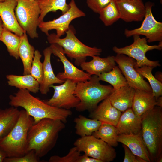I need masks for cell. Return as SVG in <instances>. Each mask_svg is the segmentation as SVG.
<instances>
[{"instance_id":"cell-12","label":"cell","mask_w":162,"mask_h":162,"mask_svg":"<svg viewBox=\"0 0 162 162\" xmlns=\"http://www.w3.org/2000/svg\"><path fill=\"white\" fill-rule=\"evenodd\" d=\"M114 59L130 86L135 90L152 92L149 84L136 70L135 59L123 54H117L114 56Z\"/></svg>"},{"instance_id":"cell-1","label":"cell","mask_w":162,"mask_h":162,"mask_svg":"<svg viewBox=\"0 0 162 162\" xmlns=\"http://www.w3.org/2000/svg\"><path fill=\"white\" fill-rule=\"evenodd\" d=\"M9 98V104L11 106L24 108L33 118V124L46 118L60 120L65 123L68 118L72 114L70 110L49 105L33 96L26 89H19L14 95H10Z\"/></svg>"},{"instance_id":"cell-27","label":"cell","mask_w":162,"mask_h":162,"mask_svg":"<svg viewBox=\"0 0 162 162\" xmlns=\"http://www.w3.org/2000/svg\"><path fill=\"white\" fill-rule=\"evenodd\" d=\"M76 133L80 137L92 135L97 131L102 123L100 121L80 115L74 119Z\"/></svg>"},{"instance_id":"cell-23","label":"cell","mask_w":162,"mask_h":162,"mask_svg":"<svg viewBox=\"0 0 162 162\" xmlns=\"http://www.w3.org/2000/svg\"><path fill=\"white\" fill-rule=\"evenodd\" d=\"M156 104V98L152 92L135 90L131 108L135 114L142 116Z\"/></svg>"},{"instance_id":"cell-26","label":"cell","mask_w":162,"mask_h":162,"mask_svg":"<svg viewBox=\"0 0 162 162\" xmlns=\"http://www.w3.org/2000/svg\"><path fill=\"white\" fill-rule=\"evenodd\" d=\"M20 113L17 107L0 109V139L6 136L16 123Z\"/></svg>"},{"instance_id":"cell-41","label":"cell","mask_w":162,"mask_h":162,"mask_svg":"<svg viewBox=\"0 0 162 162\" xmlns=\"http://www.w3.org/2000/svg\"><path fill=\"white\" fill-rule=\"evenodd\" d=\"M157 104L156 106L162 107V97L160 96L158 98L156 99Z\"/></svg>"},{"instance_id":"cell-22","label":"cell","mask_w":162,"mask_h":162,"mask_svg":"<svg viewBox=\"0 0 162 162\" xmlns=\"http://www.w3.org/2000/svg\"><path fill=\"white\" fill-rule=\"evenodd\" d=\"M135 90L129 86L114 90L109 98L112 105L124 112L131 108Z\"/></svg>"},{"instance_id":"cell-29","label":"cell","mask_w":162,"mask_h":162,"mask_svg":"<svg viewBox=\"0 0 162 162\" xmlns=\"http://www.w3.org/2000/svg\"><path fill=\"white\" fill-rule=\"evenodd\" d=\"M92 135L113 147L118 145L119 134L116 127L112 125L102 123L98 130L93 133Z\"/></svg>"},{"instance_id":"cell-28","label":"cell","mask_w":162,"mask_h":162,"mask_svg":"<svg viewBox=\"0 0 162 162\" xmlns=\"http://www.w3.org/2000/svg\"><path fill=\"white\" fill-rule=\"evenodd\" d=\"M38 3L40 10L39 19L40 23L43 21L48 13L56 12L59 10L63 14L68 11L70 8L66 0H38Z\"/></svg>"},{"instance_id":"cell-40","label":"cell","mask_w":162,"mask_h":162,"mask_svg":"<svg viewBox=\"0 0 162 162\" xmlns=\"http://www.w3.org/2000/svg\"><path fill=\"white\" fill-rule=\"evenodd\" d=\"M6 157L7 156L6 153L0 148V162H4Z\"/></svg>"},{"instance_id":"cell-19","label":"cell","mask_w":162,"mask_h":162,"mask_svg":"<svg viewBox=\"0 0 162 162\" xmlns=\"http://www.w3.org/2000/svg\"><path fill=\"white\" fill-rule=\"evenodd\" d=\"M118 141L127 146L134 154L146 162L151 161L141 132L138 134H119Z\"/></svg>"},{"instance_id":"cell-17","label":"cell","mask_w":162,"mask_h":162,"mask_svg":"<svg viewBox=\"0 0 162 162\" xmlns=\"http://www.w3.org/2000/svg\"><path fill=\"white\" fill-rule=\"evenodd\" d=\"M121 114V111L112 105L108 97L91 112L89 116L102 123L110 124L116 127Z\"/></svg>"},{"instance_id":"cell-3","label":"cell","mask_w":162,"mask_h":162,"mask_svg":"<svg viewBox=\"0 0 162 162\" xmlns=\"http://www.w3.org/2000/svg\"><path fill=\"white\" fill-rule=\"evenodd\" d=\"M141 116L142 136L151 161L162 162V108L156 106Z\"/></svg>"},{"instance_id":"cell-7","label":"cell","mask_w":162,"mask_h":162,"mask_svg":"<svg viewBox=\"0 0 162 162\" xmlns=\"http://www.w3.org/2000/svg\"><path fill=\"white\" fill-rule=\"evenodd\" d=\"M15 15L20 26L32 38H37V28L40 14L38 0H17Z\"/></svg>"},{"instance_id":"cell-34","label":"cell","mask_w":162,"mask_h":162,"mask_svg":"<svg viewBox=\"0 0 162 162\" xmlns=\"http://www.w3.org/2000/svg\"><path fill=\"white\" fill-rule=\"evenodd\" d=\"M41 57L40 51L35 50L30 73L40 84L43 78V63L40 61Z\"/></svg>"},{"instance_id":"cell-2","label":"cell","mask_w":162,"mask_h":162,"mask_svg":"<svg viewBox=\"0 0 162 162\" xmlns=\"http://www.w3.org/2000/svg\"><path fill=\"white\" fill-rule=\"evenodd\" d=\"M65 128L62 121L48 118L33 124L28 132L27 152L33 150L39 158L45 156L55 147L60 132Z\"/></svg>"},{"instance_id":"cell-4","label":"cell","mask_w":162,"mask_h":162,"mask_svg":"<svg viewBox=\"0 0 162 162\" xmlns=\"http://www.w3.org/2000/svg\"><path fill=\"white\" fill-rule=\"evenodd\" d=\"M33 118L25 110H20L18 118L9 132L0 139V148L7 157H18L27 152L28 130L33 124Z\"/></svg>"},{"instance_id":"cell-38","label":"cell","mask_w":162,"mask_h":162,"mask_svg":"<svg viewBox=\"0 0 162 162\" xmlns=\"http://www.w3.org/2000/svg\"><path fill=\"white\" fill-rule=\"evenodd\" d=\"M124 151V162H146L144 160L134 154L126 145L123 144Z\"/></svg>"},{"instance_id":"cell-33","label":"cell","mask_w":162,"mask_h":162,"mask_svg":"<svg viewBox=\"0 0 162 162\" xmlns=\"http://www.w3.org/2000/svg\"><path fill=\"white\" fill-rule=\"evenodd\" d=\"M99 18L105 26L112 25L120 19V14L116 1L111 0L110 3L99 13Z\"/></svg>"},{"instance_id":"cell-21","label":"cell","mask_w":162,"mask_h":162,"mask_svg":"<svg viewBox=\"0 0 162 162\" xmlns=\"http://www.w3.org/2000/svg\"><path fill=\"white\" fill-rule=\"evenodd\" d=\"M89 62H85L80 66L82 70L85 71L90 75L98 76L101 74L108 72L116 66L114 56H109L102 58L98 56H94Z\"/></svg>"},{"instance_id":"cell-30","label":"cell","mask_w":162,"mask_h":162,"mask_svg":"<svg viewBox=\"0 0 162 162\" xmlns=\"http://www.w3.org/2000/svg\"><path fill=\"white\" fill-rule=\"evenodd\" d=\"M98 76L100 81L106 82L110 84L114 90L129 86L126 79L118 66H115L111 71L102 73Z\"/></svg>"},{"instance_id":"cell-32","label":"cell","mask_w":162,"mask_h":162,"mask_svg":"<svg viewBox=\"0 0 162 162\" xmlns=\"http://www.w3.org/2000/svg\"><path fill=\"white\" fill-rule=\"evenodd\" d=\"M154 68L144 65L140 67H135L136 70L149 82L152 90V93L156 99L162 95V83L158 80L152 74Z\"/></svg>"},{"instance_id":"cell-10","label":"cell","mask_w":162,"mask_h":162,"mask_svg":"<svg viewBox=\"0 0 162 162\" xmlns=\"http://www.w3.org/2000/svg\"><path fill=\"white\" fill-rule=\"evenodd\" d=\"M154 3L148 2L145 4L146 10L144 20L141 26L132 30L126 29L124 34L127 37L135 35L145 36L147 42L162 41V23L157 21L152 13Z\"/></svg>"},{"instance_id":"cell-47","label":"cell","mask_w":162,"mask_h":162,"mask_svg":"<svg viewBox=\"0 0 162 162\" xmlns=\"http://www.w3.org/2000/svg\"><path fill=\"white\" fill-rule=\"evenodd\" d=\"M114 0V1H116V0Z\"/></svg>"},{"instance_id":"cell-35","label":"cell","mask_w":162,"mask_h":162,"mask_svg":"<svg viewBox=\"0 0 162 162\" xmlns=\"http://www.w3.org/2000/svg\"><path fill=\"white\" fill-rule=\"evenodd\" d=\"M80 152L74 146L70 149L68 153L65 156L61 157L55 155L51 156L49 162H79Z\"/></svg>"},{"instance_id":"cell-37","label":"cell","mask_w":162,"mask_h":162,"mask_svg":"<svg viewBox=\"0 0 162 162\" xmlns=\"http://www.w3.org/2000/svg\"><path fill=\"white\" fill-rule=\"evenodd\" d=\"M111 1V0H86V2L90 9L95 13L99 14Z\"/></svg>"},{"instance_id":"cell-46","label":"cell","mask_w":162,"mask_h":162,"mask_svg":"<svg viewBox=\"0 0 162 162\" xmlns=\"http://www.w3.org/2000/svg\"><path fill=\"white\" fill-rule=\"evenodd\" d=\"M28 0L32 1H34V0Z\"/></svg>"},{"instance_id":"cell-18","label":"cell","mask_w":162,"mask_h":162,"mask_svg":"<svg viewBox=\"0 0 162 162\" xmlns=\"http://www.w3.org/2000/svg\"><path fill=\"white\" fill-rule=\"evenodd\" d=\"M116 127L119 135L139 134L141 132L142 116L129 108L121 114Z\"/></svg>"},{"instance_id":"cell-6","label":"cell","mask_w":162,"mask_h":162,"mask_svg":"<svg viewBox=\"0 0 162 162\" xmlns=\"http://www.w3.org/2000/svg\"><path fill=\"white\" fill-rule=\"evenodd\" d=\"M65 33V37L62 38L57 37L55 33L49 34L47 36L48 41L50 44H57L62 47L65 55L71 59H74L76 66H80L86 61L88 56L100 55L101 49L88 46L80 41L75 36V31L71 26Z\"/></svg>"},{"instance_id":"cell-43","label":"cell","mask_w":162,"mask_h":162,"mask_svg":"<svg viewBox=\"0 0 162 162\" xmlns=\"http://www.w3.org/2000/svg\"><path fill=\"white\" fill-rule=\"evenodd\" d=\"M3 28V22L0 17V39L2 33Z\"/></svg>"},{"instance_id":"cell-11","label":"cell","mask_w":162,"mask_h":162,"mask_svg":"<svg viewBox=\"0 0 162 162\" xmlns=\"http://www.w3.org/2000/svg\"><path fill=\"white\" fill-rule=\"evenodd\" d=\"M76 83L67 79L61 85H52L50 88L54 90L53 96L44 101L47 104L59 108L70 110L75 108L80 102L74 94Z\"/></svg>"},{"instance_id":"cell-9","label":"cell","mask_w":162,"mask_h":162,"mask_svg":"<svg viewBox=\"0 0 162 162\" xmlns=\"http://www.w3.org/2000/svg\"><path fill=\"white\" fill-rule=\"evenodd\" d=\"M74 145L80 152L102 162L112 161L116 157L113 147L92 135L80 137L74 142Z\"/></svg>"},{"instance_id":"cell-42","label":"cell","mask_w":162,"mask_h":162,"mask_svg":"<svg viewBox=\"0 0 162 162\" xmlns=\"http://www.w3.org/2000/svg\"><path fill=\"white\" fill-rule=\"evenodd\" d=\"M155 77L158 80L162 82V73L161 72H158V74H156Z\"/></svg>"},{"instance_id":"cell-13","label":"cell","mask_w":162,"mask_h":162,"mask_svg":"<svg viewBox=\"0 0 162 162\" xmlns=\"http://www.w3.org/2000/svg\"><path fill=\"white\" fill-rule=\"evenodd\" d=\"M69 4L70 8L68 11L58 18L40 22L38 26L40 30L48 36L49 31L55 29L56 36L60 37L69 29L70 24L73 20L86 16L85 13L77 7L74 0H71Z\"/></svg>"},{"instance_id":"cell-45","label":"cell","mask_w":162,"mask_h":162,"mask_svg":"<svg viewBox=\"0 0 162 162\" xmlns=\"http://www.w3.org/2000/svg\"><path fill=\"white\" fill-rule=\"evenodd\" d=\"M160 3L162 4V0H160Z\"/></svg>"},{"instance_id":"cell-15","label":"cell","mask_w":162,"mask_h":162,"mask_svg":"<svg viewBox=\"0 0 162 162\" xmlns=\"http://www.w3.org/2000/svg\"><path fill=\"white\" fill-rule=\"evenodd\" d=\"M116 2L120 19L124 21H141L144 18L146 10L142 0H117Z\"/></svg>"},{"instance_id":"cell-16","label":"cell","mask_w":162,"mask_h":162,"mask_svg":"<svg viewBox=\"0 0 162 162\" xmlns=\"http://www.w3.org/2000/svg\"><path fill=\"white\" fill-rule=\"evenodd\" d=\"M17 0H5L0 2V17L3 27L21 37L25 32L19 24L16 17L15 9Z\"/></svg>"},{"instance_id":"cell-44","label":"cell","mask_w":162,"mask_h":162,"mask_svg":"<svg viewBox=\"0 0 162 162\" xmlns=\"http://www.w3.org/2000/svg\"><path fill=\"white\" fill-rule=\"evenodd\" d=\"M5 0H0V2H3L5 1Z\"/></svg>"},{"instance_id":"cell-24","label":"cell","mask_w":162,"mask_h":162,"mask_svg":"<svg viewBox=\"0 0 162 162\" xmlns=\"http://www.w3.org/2000/svg\"><path fill=\"white\" fill-rule=\"evenodd\" d=\"M6 78L10 86L19 89H26L34 93L39 91V83L30 74L22 76L10 74L7 75Z\"/></svg>"},{"instance_id":"cell-36","label":"cell","mask_w":162,"mask_h":162,"mask_svg":"<svg viewBox=\"0 0 162 162\" xmlns=\"http://www.w3.org/2000/svg\"><path fill=\"white\" fill-rule=\"evenodd\" d=\"M40 158L33 150L28 152L24 155L18 157H6L4 162H39Z\"/></svg>"},{"instance_id":"cell-5","label":"cell","mask_w":162,"mask_h":162,"mask_svg":"<svg viewBox=\"0 0 162 162\" xmlns=\"http://www.w3.org/2000/svg\"><path fill=\"white\" fill-rule=\"evenodd\" d=\"M100 81L98 76L93 75L88 80L76 84L74 94L80 100L75 108L76 110L92 112L113 91L112 86L102 85Z\"/></svg>"},{"instance_id":"cell-20","label":"cell","mask_w":162,"mask_h":162,"mask_svg":"<svg viewBox=\"0 0 162 162\" xmlns=\"http://www.w3.org/2000/svg\"><path fill=\"white\" fill-rule=\"evenodd\" d=\"M44 60L43 63V78L40 84L39 91L44 94L49 92L50 86L55 84L63 83L65 81L59 79L56 76L52 68L51 62V56L52 54L50 46L43 51Z\"/></svg>"},{"instance_id":"cell-8","label":"cell","mask_w":162,"mask_h":162,"mask_svg":"<svg viewBox=\"0 0 162 162\" xmlns=\"http://www.w3.org/2000/svg\"><path fill=\"white\" fill-rule=\"evenodd\" d=\"M133 43L126 46L118 48L116 46L113 47L112 50L117 54H123L130 57L136 61L134 67H140L144 65L156 68L161 66L158 61H152L148 59L146 54L148 51L154 49L160 50L162 48V41L158 45L152 46L147 44V39L141 38L139 35L133 36Z\"/></svg>"},{"instance_id":"cell-39","label":"cell","mask_w":162,"mask_h":162,"mask_svg":"<svg viewBox=\"0 0 162 162\" xmlns=\"http://www.w3.org/2000/svg\"><path fill=\"white\" fill-rule=\"evenodd\" d=\"M79 162H102L96 159L89 157L85 154L80 155Z\"/></svg>"},{"instance_id":"cell-25","label":"cell","mask_w":162,"mask_h":162,"mask_svg":"<svg viewBox=\"0 0 162 162\" xmlns=\"http://www.w3.org/2000/svg\"><path fill=\"white\" fill-rule=\"evenodd\" d=\"M18 48V54L23 67V75L30 74L32 62L35 50L29 42L26 33L24 32L21 37Z\"/></svg>"},{"instance_id":"cell-14","label":"cell","mask_w":162,"mask_h":162,"mask_svg":"<svg viewBox=\"0 0 162 162\" xmlns=\"http://www.w3.org/2000/svg\"><path fill=\"white\" fill-rule=\"evenodd\" d=\"M51 44L50 46L52 53L59 58L63 66L64 72L59 73L56 76L59 79L64 81L68 79L77 83L89 79L91 75L79 69L68 60L62 47L56 44Z\"/></svg>"},{"instance_id":"cell-31","label":"cell","mask_w":162,"mask_h":162,"mask_svg":"<svg viewBox=\"0 0 162 162\" xmlns=\"http://www.w3.org/2000/svg\"><path fill=\"white\" fill-rule=\"evenodd\" d=\"M21 40V37L3 28L0 40L5 44L10 55L16 59L19 58L18 50Z\"/></svg>"}]
</instances>
